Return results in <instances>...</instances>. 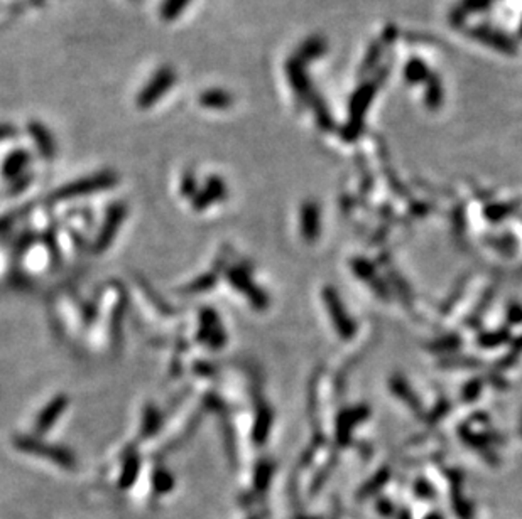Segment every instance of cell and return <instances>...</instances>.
<instances>
[{"mask_svg":"<svg viewBox=\"0 0 522 519\" xmlns=\"http://www.w3.org/2000/svg\"><path fill=\"white\" fill-rule=\"evenodd\" d=\"M14 443L21 452H25V454H33L42 457V459L52 460L56 465H59V467L63 469L68 470L76 469V457H74L68 448L51 445V443L41 442V440L33 437H24V435H19V437L14 440Z\"/></svg>","mask_w":522,"mask_h":519,"instance_id":"6da1fadb","label":"cell"},{"mask_svg":"<svg viewBox=\"0 0 522 519\" xmlns=\"http://www.w3.org/2000/svg\"><path fill=\"white\" fill-rule=\"evenodd\" d=\"M176 71L169 66H162L152 74V78L146 83V86L140 90L137 95V107L139 108H151L173 88L176 83Z\"/></svg>","mask_w":522,"mask_h":519,"instance_id":"7a4b0ae2","label":"cell"},{"mask_svg":"<svg viewBox=\"0 0 522 519\" xmlns=\"http://www.w3.org/2000/svg\"><path fill=\"white\" fill-rule=\"evenodd\" d=\"M117 184V175L113 173H98L95 175H90V177L80 179V180H74V182L68 184V186L58 189L52 196V199H73V197H80V196H86L91 194V192L96 191H103V189H108Z\"/></svg>","mask_w":522,"mask_h":519,"instance_id":"3957f363","label":"cell"},{"mask_svg":"<svg viewBox=\"0 0 522 519\" xmlns=\"http://www.w3.org/2000/svg\"><path fill=\"white\" fill-rule=\"evenodd\" d=\"M225 332H223L217 314L213 310L205 309L200 314V339L208 342L213 349H220L225 344Z\"/></svg>","mask_w":522,"mask_h":519,"instance_id":"277c9868","label":"cell"},{"mask_svg":"<svg viewBox=\"0 0 522 519\" xmlns=\"http://www.w3.org/2000/svg\"><path fill=\"white\" fill-rule=\"evenodd\" d=\"M125 213H127V208H125V204H122V202L120 204H113L112 208L108 209L107 219H105L102 231H100L98 238H96V243H95L96 252H103V250L112 243L118 226H120L122 221H124Z\"/></svg>","mask_w":522,"mask_h":519,"instance_id":"5b68a950","label":"cell"},{"mask_svg":"<svg viewBox=\"0 0 522 519\" xmlns=\"http://www.w3.org/2000/svg\"><path fill=\"white\" fill-rule=\"evenodd\" d=\"M225 196H227L225 182H223L222 177H218V175H212V177H208V180H206L205 187L201 189L200 192H196V196L193 197V204H195L196 211H201L208 208L213 202L225 199Z\"/></svg>","mask_w":522,"mask_h":519,"instance_id":"8992f818","label":"cell"},{"mask_svg":"<svg viewBox=\"0 0 522 519\" xmlns=\"http://www.w3.org/2000/svg\"><path fill=\"white\" fill-rule=\"evenodd\" d=\"M68 403L69 400L67 395H58L52 402L47 403L46 408L41 412V415H39L36 420V432L38 433L47 432V430L56 424V420L63 415V412L67 410Z\"/></svg>","mask_w":522,"mask_h":519,"instance_id":"52a82bcc","label":"cell"},{"mask_svg":"<svg viewBox=\"0 0 522 519\" xmlns=\"http://www.w3.org/2000/svg\"><path fill=\"white\" fill-rule=\"evenodd\" d=\"M29 134L36 144L39 153L47 161H51L56 156V142L50 129L41 122L29 123Z\"/></svg>","mask_w":522,"mask_h":519,"instance_id":"ba28073f","label":"cell"},{"mask_svg":"<svg viewBox=\"0 0 522 519\" xmlns=\"http://www.w3.org/2000/svg\"><path fill=\"white\" fill-rule=\"evenodd\" d=\"M228 279H230L232 284H234V287L239 290V292H244L245 296L249 297V301L252 302L254 305L259 307V309L266 307V303H267L266 296L261 292V290H257V287H254L252 281L249 280V276L245 272L232 270L230 274H228Z\"/></svg>","mask_w":522,"mask_h":519,"instance_id":"9c48e42d","label":"cell"},{"mask_svg":"<svg viewBox=\"0 0 522 519\" xmlns=\"http://www.w3.org/2000/svg\"><path fill=\"white\" fill-rule=\"evenodd\" d=\"M29 162H30V156L28 151L17 148V151L11 152V156L4 161V167H2L4 177L11 179V180L19 177V175L24 173L25 167L29 165Z\"/></svg>","mask_w":522,"mask_h":519,"instance_id":"30bf717a","label":"cell"},{"mask_svg":"<svg viewBox=\"0 0 522 519\" xmlns=\"http://www.w3.org/2000/svg\"><path fill=\"white\" fill-rule=\"evenodd\" d=\"M200 105L210 110H227L234 105V95L222 88H213L200 95Z\"/></svg>","mask_w":522,"mask_h":519,"instance_id":"8fae6325","label":"cell"},{"mask_svg":"<svg viewBox=\"0 0 522 519\" xmlns=\"http://www.w3.org/2000/svg\"><path fill=\"white\" fill-rule=\"evenodd\" d=\"M139 469H140L139 457L135 454H130L125 459L124 467H122L120 479H118V487H120V489H129L139 476Z\"/></svg>","mask_w":522,"mask_h":519,"instance_id":"7c38bea8","label":"cell"},{"mask_svg":"<svg viewBox=\"0 0 522 519\" xmlns=\"http://www.w3.org/2000/svg\"><path fill=\"white\" fill-rule=\"evenodd\" d=\"M191 0H162L159 16L162 21L173 22L176 21L179 16L186 11V7L190 6Z\"/></svg>","mask_w":522,"mask_h":519,"instance_id":"4fadbf2b","label":"cell"},{"mask_svg":"<svg viewBox=\"0 0 522 519\" xmlns=\"http://www.w3.org/2000/svg\"><path fill=\"white\" fill-rule=\"evenodd\" d=\"M174 484H176V481H174L173 474L168 472L166 469H157L154 472V476H152V487H154V492L156 494L159 496H164L168 494V492H171V489L174 487Z\"/></svg>","mask_w":522,"mask_h":519,"instance_id":"5bb4252c","label":"cell"},{"mask_svg":"<svg viewBox=\"0 0 522 519\" xmlns=\"http://www.w3.org/2000/svg\"><path fill=\"white\" fill-rule=\"evenodd\" d=\"M256 421L257 424L256 426H254V440H256L257 443H262L267 438V432L271 430V410L269 408L262 407L261 410H259Z\"/></svg>","mask_w":522,"mask_h":519,"instance_id":"9a60e30c","label":"cell"},{"mask_svg":"<svg viewBox=\"0 0 522 519\" xmlns=\"http://www.w3.org/2000/svg\"><path fill=\"white\" fill-rule=\"evenodd\" d=\"M161 424V415L159 412L156 410L154 407H149L146 408V413H144V424H142V437L146 438L149 435H152L157 430V426Z\"/></svg>","mask_w":522,"mask_h":519,"instance_id":"2e32d148","label":"cell"},{"mask_svg":"<svg viewBox=\"0 0 522 519\" xmlns=\"http://www.w3.org/2000/svg\"><path fill=\"white\" fill-rule=\"evenodd\" d=\"M317 221V209L314 206H306L305 213H302V230H305L306 238H313L314 236V223Z\"/></svg>","mask_w":522,"mask_h":519,"instance_id":"e0dca14e","label":"cell"},{"mask_svg":"<svg viewBox=\"0 0 522 519\" xmlns=\"http://www.w3.org/2000/svg\"><path fill=\"white\" fill-rule=\"evenodd\" d=\"M181 192H183L184 197H195L196 196V179L191 173H186L183 175Z\"/></svg>","mask_w":522,"mask_h":519,"instance_id":"ac0fdd59","label":"cell"},{"mask_svg":"<svg viewBox=\"0 0 522 519\" xmlns=\"http://www.w3.org/2000/svg\"><path fill=\"white\" fill-rule=\"evenodd\" d=\"M215 280H217V279H215L213 275H206V276H203V279L196 280L195 284L190 285V287L184 290V292H190V293H193V292H203V290H208L210 287H212V285L215 284Z\"/></svg>","mask_w":522,"mask_h":519,"instance_id":"d6986e66","label":"cell"},{"mask_svg":"<svg viewBox=\"0 0 522 519\" xmlns=\"http://www.w3.org/2000/svg\"><path fill=\"white\" fill-rule=\"evenodd\" d=\"M14 135H17V130L14 129V127H11V125H0V140L8 139V137H14Z\"/></svg>","mask_w":522,"mask_h":519,"instance_id":"ffe728a7","label":"cell"},{"mask_svg":"<svg viewBox=\"0 0 522 519\" xmlns=\"http://www.w3.org/2000/svg\"><path fill=\"white\" fill-rule=\"evenodd\" d=\"M266 516H267V513H259V514H256V516H252L249 519H266Z\"/></svg>","mask_w":522,"mask_h":519,"instance_id":"44dd1931","label":"cell"},{"mask_svg":"<svg viewBox=\"0 0 522 519\" xmlns=\"http://www.w3.org/2000/svg\"><path fill=\"white\" fill-rule=\"evenodd\" d=\"M428 519H441L440 514H431V516H428Z\"/></svg>","mask_w":522,"mask_h":519,"instance_id":"7402d4cb","label":"cell"},{"mask_svg":"<svg viewBox=\"0 0 522 519\" xmlns=\"http://www.w3.org/2000/svg\"><path fill=\"white\" fill-rule=\"evenodd\" d=\"M305 519H311V518H305ZM314 519H318V518H314Z\"/></svg>","mask_w":522,"mask_h":519,"instance_id":"603a6c76","label":"cell"}]
</instances>
